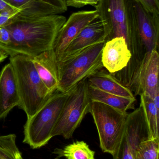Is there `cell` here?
Returning a JSON list of instances; mask_svg holds the SVG:
<instances>
[{
	"label": "cell",
	"mask_w": 159,
	"mask_h": 159,
	"mask_svg": "<svg viewBox=\"0 0 159 159\" xmlns=\"http://www.w3.org/2000/svg\"><path fill=\"white\" fill-rule=\"evenodd\" d=\"M21 13V10L5 12L0 14V27H3L13 22Z\"/></svg>",
	"instance_id": "cell-23"
},
{
	"label": "cell",
	"mask_w": 159,
	"mask_h": 159,
	"mask_svg": "<svg viewBox=\"0 0 159 159\" xmlns=\"http://www.w3.org/2000/svg\"><path fill=\"white\" fill-rule=\"evenodd\" d=\"M14 134L0 135V159H24L18 148Z\"/></svg>",
	"instance_id": "cell-21"
},
{
	"label": "cell",
	"mask_w": 159,
	"mask_h": 159,
	"mask_svg": "<svg viewBox=\"0 0 159 159\" xmlns=\"http://www.w3.org/2000/svg\"><path fill=\"white\" fill-rule=\"evenodd\" d=\"M53 153L58 158L67 159H95V152L90 148L84 141H76L64 147L63 148H56Z\"/></svg>",
	"instance_id": "cell-20"
},
{
	"label": "cell",
	"mask_w": 159,
	"mask_h": 159,
	"mask_svg": "<svg viewBox=\"0 0 159 159\" xmlns=\"http://www.w3.org/2000/svg\"><path fill=\"white\" fill-rule=\"evenodd\" d=\"M0 44H1V42H0Z\"/></svg>",
	"instance_id": "cell-31"
},
{
	"label": "cell",
	"mask_w": 159,
	"mask_h": 159,
	"mask_svg": "<svg viewBox=\"0 0 159 159\" xmlns=\"http://www.w3.org/2000/svg\"><path fill=\"white\" fill-rule=\"evenodd\" d=\"M98 17L96 9L78 11L71 15L59 31L53 45L52 50L57 59L63 54L69 44L82 30Z\"/></svg>",
	"instance_id": "cell-10"
},
{
	"label": "cell",
	"mask_w": 159,
	"mask_h": 159,
	"mask_svg": "<svg viewBox=\"0 0 159 159\" xmlns=\"http://www.w3.org/2000/svg\"><path fill=\"white\" fill-rule=\"evenodd\" d=\"M88 92L91 101L100 102L124 112L134 109L135 98H127L108 93L89 84Z\"/></svg>",
	"instance_id": "cell-18"
},
{
	"label": "cell",
	"mask_w": 159,
	"mask_h": 159,
	"mask_svg": "<svg viewBox=\"0 0 159 159\" xmlns=\"http://www.w3.org/2000/svg\"><path fill=\"white\" fill-rule=\"evenodd\" d=\"M17 9L21 10L19 16L32 18L63 13L55 7L39 0H4Z\"/></svg>",
	"instance_id": "cell-17"
},
{
	"label": "cell",
	"mask_w": 159,
	"mask_h": 159,
	"mask_svg": "<svg viewBox=\"0 0 159 159\" xmlns=\"http://www.w3.org/2000/svg\"><path fill=\"white\" fill-rule=\"evenodd\" d=\"M141 103L146 121L147 123L150 139H159V110L156 107L151 97L145 93L140 95Z\"/></svg>",
	"instance_id": "cell-19"
},
{
	"label": "cell",
	"mask_w": 159,
	"mask_h": 159,
	"mask_svg": "<svg viewBox=\"0 0 159 159\" xmlns=\"http://www.w3.org/2000/svg\"><path fill=\"white\" fill-rule=\"evenodd\" d=\"M74 88L64 92H54L34 115L27 118L24 126L23 143L34 149L48 143L63 106Z\"/></svg>",
	"instance_id": "cell-4"
},
{
	"label": "cell",
	"mask_w": 159,
	"mask_h": 159,
	"mask_svg": "<svg viewBox=\"0 0 159 159\" xmlns=\"http://www.w3.org/2000/svg\"><path fill=\"white\" fill-rule=\"evenodd\" d=\"M150 139L147 123L142 108L139 107L128 114L120 142L113 159H134L142 142Z\"/></svg>",
	"instance_id": "cell-8"
},
{
	"label": "cell",
	"mask_w": 159,
	"mask_h": 159,
	"mask_svg": "<svg viewBox=\"0 0 159 159\" xmlns=\"http://www.w3.org/2000/svg\"><path fill=\"white\" fill-rule=\"evenodd\" d=\"M134 5L142 43L145 47L147 51L157 49L159 41V16L147 11L137 0H134Z\"/></svg>",
	"instance_id": "cell-14"
},
{
	"label": "cell",
	"mask_w": 159,
	"mask_h": 159,
	"mask_svg": "<svg viewBox=\"0 0 159 159\" xmlns=\"http://www.w3.org/2000/svg\"><path fill=\"white\" fill-rule=\"evenodd\" d=\"M159 139H148L139 145L134 159H158Z\"/></svg>",
	"instance_id": "cell-22"
},
{
	"label": "cell",
	"mask_w": 159,
	"mask_h": 159,
	"mask_svg": "<svg viewBox=\"0 0 159 159\" xmlns=\"http://www.w3.org/2000/svg\"><path fill=\"white\" fill-rule=\"evenodd\" d=\"M89 113L97 127L101 149L113 156L120 142L129 114L93 101H91Z\"/></svg>",
	"instance_id": "cell-6"
},
{
	"label": "cell",
	"mask_w": 159,
	"mask_h": 159,
	"mask_svg": "<svg viewBox=\"0 0 159 159\" xmlns=\"http://www.w3.org/2000/svg\"><path fill=\"white\" fill-rule=\"evenodd\" d=\"M32 62L41 80L51 93L58 90V68L57 57L52 49L32 57Z\"/></svg>",
	"instance_id": "cell-15"
},
{
	"label": "cell",
	"mask_w": 159,
	"mask_h": 159,
	"mask_svg": "<svg viewBox=\"0 0 159 159\" xmlns=\"http://www.w3.org/2000/svg\"><path fill=\"white\" fill-rule=\"evenodd\" d=\"M20 103L16 76L9 63L0 72V119L5 118L15 107L19 106Z\"/></svg>",
	"instance_id": "cell-13"
},
{
	"label": "cell",
	"mask_w": 159,
	"mask_h": 159,
	"mask_svg": "<svg viewBox=\"0 0 159 159\" xmlns=\"http://www.w3.org/2000/svg\"><path fill=\"white\" fill-rule=\"evenodd\" d=\"M20 98L19 107L28 118L34 115L48 99L51 93L39 77L32 62V57L18 54L11 56Z\"/></svg>",
	"instance_id": "cell-3"
},
{
	"label": "cell",
	"mask_w": 159,
	"mask_h": 159,
	"mask_svg": "<svg viewBox=\"0 0 159 159\" xmlns=\"http://www.w3.org/2000/svg\"><path fill=\"white\" fill-rule=\"evenodd\" d=\"M87 79L82 80L72 90L51 133V137H72L75 130L89 113L91 100L88 92Z\"/></svg>",
	"instance_id": "cell-7"
},
{
	"label": "cell",
	"mask_w": 159,
	"mask_h": 159,
	"mask_svg": "<svg viewBox=\"0 0 159 159\" xmlns=\"http://www.w3.org/2000/svg\"><path fill=\"white\" fill-rule=\"evenodd\" d=\"M95 7L107 33V41L123 37L129 48L142 43L134 0H100Z\"/></svg>",
	"instance_id": "cell-2"
},
{
	"label": "cell",
	"mask_w": 159,
	"mask_h": 159,
	"mask_svg": "<svg viewBox=\"0 0 159 159\" xmlns=\"http://www.w3.org/2000/svg\"></svg>",
	"instance_id": "cell-32"
},
{
	"label": "cell",
	"mask_w": 159,
	"mask_h": 159,
	"mask_svg": "<svg viewBox=\"0 0 159 159\" xmlns=\"http://www.w3.org/2000/svg\"><path fill=\"white\" fill-rule=\"evenodd\" d=\"M145 9L152 14L159 16V0H137Z\"/></svg>",
	"instance_id": "cell-24"
},
{
	"label": "cell",
	"mask_w": 159,
	"mask_h": 159,
	"mask_svg": "<svg viewBox=\"0 0 159 159\" xmlns=\"http://www.w3.org/2000/svg\"><path fill=\"white\" fill-rule=\"evenodd\" d=\"M100 0H66L67 7L70 6L76 8H80L87 5L95 7Z\"/></svg>",
	"instance_id": "cell-25"
},
{
	"label": "cell",
	"mask_w": 159,
	"mask_h": 159,
	"mask_svg": "<svg viewBox=\"0 0 159 159\" xmlns=\"http://www.w3.org/2000/svg\"><path fill=\"white\" fill-rule=\"evenodd\" d=\"M21 9H17L4 0H0V14L5 12H13Z\"/></svg>",
	"instance_id": "cell-28"
},
{
	"label": "cell",
	"mask_w": 159,
	"mask_h": 159,
	"mask_svg": "<svg viewBox=\"0 0 159 159\" xmlns=\"http://www.w3.org/2000/svg\"><path fill=\"white\" fill-rule=\"evenodd\" d=\"M66 20L65 16L59 15L32 18L18 16L5 26L11 40L7 45L0 44V50L10 57L21 54L31 57L51 50Z\"/></svg>",
	"instance_id": "cell-1"
},
{
	"label": "cell",
	"mask_w": 159,
	"mask_h": 159,
	"mask_svg": "<svg viewBox=\"0 0 159 159\" xmlns=\"http://www.w3.org/2000/svg\"><path fill=\"white\" fill-rule=\"evenodd\" d=\"M105 42L94 44L71 57L58 60V90L67 91L104 68L101 54Z\"/></svg>",
	"instance_id": "cell-5"
},
{
	"label": "cell",
	"mask_w": 159,
	"mask_h": 159,
	"mask_svg": "<svg viewBox=\"0 0 159 159\" xmlns=\"http://www.w3.org/2000/svg\"><path fill=\"white\" fill-rule=\"evenodd\" d=\"M107 34L104 25L97 18L88 24L71 42L58 61L71 57L82 49L94 44L105 42Z\"/></svg>",
	"instance_id": "cell-12"
},
{
	"label": "cell",
	"mask_w": 159,
	"mask_h": 159,
	"mask_svg": "<svg viewBox=\"0 0 159 159\" xmlns=\"http://www.w3.org/2000/svg\"><path fill=\"white\" fill-rule=\"evenodd\" d=\"M11 37L9 31L6 28L0 27V42L1 44L7 45L10 43Z\"/></svg>",
	"instance_id": "cell-27"
},
{
	"label": "cell",
	"mask_w": 159,
	"mask_h": 159,
	"mask_svg": "<svg viewBox=\"0 0 159 159\" xmlns=\"http://www.w3.org/2000/svg\"><path fill=\"white\" fill-rule=\"evenodd\" d=\"M126 39L117 37L106 41L101 54L104 68L112 74L122 70L128 66L132 58Z\"/></svg>",
	"instance_id": "cell-11"
},
{
	"label": "cell",
	"mask_w": 159,
	"mask_h": 159,
	"mask_svg": "<svg viewBox=\"0 0 159 159\" xmlns=\"http://www.w3.org/2000/svg\"><path fill=\"white\" fill-rule=\"evenodd\" d=\"M159 55L157 49L147 51L133 78L136 95L145 93L153 98L159 90Z\"/></svg>",
	"instance_id": "cell-9"
},
{
	"label": "cell",
	"mask_w": 159,
	"mask_h": 159,
	"mask_svg": "<svg viewBox=\"0 0 159 159\" xmlns=\"http://www.w3.org/2000/svg\"><path fill=\"white\" fill-rule=\"evenodd\" d=\"M8 55H7L4 52L0 50V62L2 61L7 57Z\"/></svg>",
	"instance_id": "cell-30"
},
{
	"label": "cell",
	"mask_w": 159,
	"mask_h": 159,
	"mask_svg": "<svg viewBox=\"0 0 159 159\" xmlns=\"http://www.w3.org/2000/svg\"><path fill=\"white\" fill-rule=\"evenodd\" d=\"M87 80L90 85L105 92L122 97L135 98L129 88L123 85L105 68L91 75Z\"/></svg>",
	"instance_id": "cell-16"
},
{
	"label": "cell",
	"mask_w": 159,
	"mask_h": 159,
	"mask_svg": "<svg viewBox=\"0 0 159 159\" xmlns=\"http://www.w3.org/2000/svg\"><path fill=\"white\" fill-rule=\"evenodd\" d=\"M60 9L63 13L67 10L66 0H39Z\"/></svg>",
	"instance_id": "cell-26"
},
{
	"label": "cell",
	"mask_w": 159,
	"mask_h": 159,
	"mask_svg": "<svg viewBox=\"0 0 159 159\" xmlns=\"http://www.w3.org/2000/svg\"><path fill=\"white\" fill-rule=\"evenodd\" d=\"M153 102L155 104L157 109L159 110V90H158L152 98Z\"/></svg>",
	"instance_id": "cell-29"
}]
</instances>
